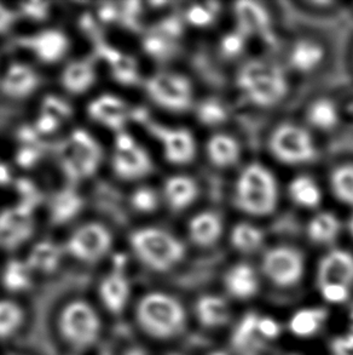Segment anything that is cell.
I'll use <instances>...</instances> for the list:
<instances>
[{
  "label": "cell",
  "mask_w": 353,
  "mask_h": 355,
  "mask_svg": "<svg viewBox=\"0 0 353 355\" xmlns=\"http://www.w3.org/2000/svg\"><path fill=\"white\" fill-rule=\"evenodd\" d=\"M136 320L149 336L171 340L185 330V308L172 295L153 291L145 293L137 303Z\"/></svg>",
  "instance_id": "obj_1"
},
{
  "label": "cell",
  "mask_w": 353,
  "mask_h": 355,
  "mask_svg": "<svg viewBox=\"0 0 353 355\" xmlns=\"http://www.w3.org/2000/svg\"><path fill=\"white\" fill-rule=\"evenodd\" d=\"M237 87L249 101L259 107H272L287 95L286 76L275 63L251 61L237 76Z\"/></svg>",
  "instance_id": "obj_2"
},
{
  "label": "cell",
  "mask_w": 353,
  "mask_h": 355,
  "mask_svg": "<svg viewBox=\"0 0 353 355\" xmlns=\"http://www.w3.org/2000/svg\"><path fill=\"white\" fill-rule=\"evenodd\" d=\"M129 244L142 263L156 272H168L181 263L185 246L171 233L160 228H141L132 233Z\"/></svg>",
  "instance_id": "obj_3"
},
{
  "label": "cell",
  "mask_w": 353,
  "mask_h": 355,
  "mask_svg": "<svg viewBox=\"0 0 353 355\" xmlns=\"http://www.w3.org/2000/svg\"><path fill=\"white\" fill-rule=\"evenodd\" d=\"M236 205L252 216L270 215L277 205V182L262 164H251L236 182Z\"/></svg>",
  "instance_id": "obj_4"
},
{
  "label": "cell",
  "mask_w": 353,
  "mask_h": 355,
  "mask_svg": "<svg viewBox=\"0 0 353 355\" xmlns=\"http://www.w3.org/2000/svg\"><path fill=\"white\" fill-rule=\"evenodd\" d=\"M63 338L75 348H89L100 338L102 322L95 308L84 300L68 302L58 318Z\"/></svg>",
  "instance_id": "obj_5"
},
{
  "label": "cell",
  "mask_w": 353,
  "mask_h": 355,
  "mask_svg": "<svg viewBox=\"0 0 353 355\" xmlns=\"http://www.w3.org/2000/svg\"><path fill=\"white\" fill-rule=\"evenodd\" d=\"M63 171L72 180H84L95 175L102 162V148L92 135L75 130L60 150Z\"/></svg>",
  "instance_id": "obj_6"
},
{
  "label": "cell",
  "mask_w": 353,
  "mask_h": 355,
  "mask_svg": "<svg viewBox=\"0 0 353 355\" xmlns=\"http://www.w3.org/2000/svg\"><path fill=\"white\" fill-rule=\"evenodd\" d=\"M145 90L154 103L171 112H184L192 103V87L181 74L159 72L149 78Z\"/></svg>",
  "instance_id": "obj_7"
},
{
  "label": "cell",
  "mask_w": 353,
  "mask_h": 355,
  "mask_svg": "<svg viewBox=\"0 0 353 355\" xmlns=\"http://www.w3.org/2000/svg\"><path fill=\"white\" fill-rule=\"evenodd\" d=\"M270 148L275 158L289 165L307 163L316 154L315 144L311 135L294 124L278 126L271 135Z\"/></svg>",
  "instance_id": "obj_8"
},
{
  "label": "cell",
  "mask_w": 353,
  "mask_h": 355,
  "mask_svg": "<svg viewBox=\"0 0 353 355\" xmlns=\"http://www.w3.org/2000/svg\"><path fill=\"white\" fill-rule=\"evenodd\" d=\"M111 162L115 173L127 181L145 178L153 170L148 152L124 131L119 132L115 139Z\"/></svg>",
  "instance_id": "obj_9"
},
{
  "label": "cell",
  "mask_w": 353,
  "mask_h": 355,
  "mask_svg": "<svg viewBox=\"0 0 353 355\" xmlns=\"http://www.w3.org/2000/svg\"><path fill=\"white\" fill-rule=\"evenodd\" d=\"M263 273L280 288H291L304 275V257L298 250L289 246H277L264 254Z\"/></svg>",
  "instance_id": "obj_10"
},
{
  "label": "cell",
  "mask_w": 353,
  "mask_h": 355,
  "mask_svg": "<svg viewBox=\"0 0 353 355\" xmlns=\"http://www.w3.org/2000/svg\"><path fill=\"white\" fill-rule=\"evenodd\" d=\"M111 234L100 223H87L78 228L67 243V250L74 259L93 263L103 259L111 248Z\"/></svg>",
  "instance_id": "obj_11"
},
{
  "label": "cell",
  "mask_w": 353,
  "mask_h": 355,
  "mask_svg": "<svg viewBox=\"0 0 353 355\" xmlns=\"http://www.w3.org/2000/svg\"><path fill=\"white\" fill-rule=\"evenodd\" d=\"M34 231L32 209L19 205L0 212V246L6 250L19 249L28 241Z\"/></svg>",
  "instance_id": "obj_12"
},
{
  "label": "cell",
  "mask_w": 353,
  "mask_h": 355,
  "mask_svg": "<svg viewBox=\"0 0 353 355\" xmlns=\"http://www.w3.org/2000/svg\"><path fill=\"white\" fill-rule=\"evenodd\" d=\"M318 288L325 286H353V254L345 250H333L320 259L317 270Z\"/></svg>",
  "instance_id": "obj_13"
},
{
  "label": "cell",
  "mask_w": 353,
  "mask_h": 355,
  "mask_svg": "<svg viewBox=\"0 0 353 355\" xmlns=\"http://www.w3.org/2000/svg\"><path fill=\"white\" fill-rule=\"evenodd\" d=\"M87 113L91 119L107 129L121 132L129 116L126 102L111 94H103L89 103Z\"/></svg>",
  "instance_id": "obj_14"
},
{
  "label": "cell",
  "mask_w": 353,
  "mask_h": 355,
  "mask_svg": "<svg viewBox=\"0 0 353 355\" xmlns=\"http://www.w3.org/2000/svg\"><path fill=\"white\" fill-rule=\"evenodd\" d=\"M153 132L161 141L165 158L170 163L184 165L195 158V139L190 131L154 126Z\"/></svg>",
  "instance_id": "obj_15"
},
{
  "label": "cell",
  "mask_w": 353,
  "mask_h": 355,
  "mask_svg": "<svg viewBox=\"0 0 353 355\" xmlns=\"http://www.w3.org/2000/svg\"><path fill=\"white\" fill-rule=\"evenodd\" d=\"M28 49L44 63H56L66 56L69 50V40L62 31L45 29L22 40Z\"/></svg>",
  "instance_id": "obj_16"
},
{
  "label": "cell",
  "mask_w": 353,
  "mask_h": 355,
  "mask_svg": "<svg viewBox=\"0 0 353 355\" xmlns=\"http://www.w3.org/2000/svg\"><path fill=\"white\" fill-rule=\"evenodd\" d=\"M40 78L33 68L24 63L10 64L1 78V90L12 98H26L38 90Z\"/></svg>",
  "instance_id": "obj_17"
},
{
  "label": "cell",
  "mask_w": 353,
  "mask_h": 355,
  "mask_svg": "<svg viewBox=\"0 0 353 355\" xmlns=\"http://www.w3.org/2000/svg\"><path fill=\"white\" fill-rule=\"evenodd\" d=\"M100 302L109 312L120 314L124 312L131 297V285L129 279L121 272L107 275L100 284L98 288Z\"/></svg>",
  "instance_id": "obj_18"
},
{
  "label": "cell",
  "mask_w": 353,
  "mask_h": 355,
  "mask_svg": "<svg viewBox=\"0 0 353 355\" xmlns=\"http://www.w3.org/2000/svg\"><path fill=\"white\" fill-rule=\"evenodd\" d=\"M224 285L230 296L237 300H249L259 291V280L254 269L248 264H236L229 269Z\"/></svg>",
  "instance_id": "obj_19"
},
{
  "label": "cell",
  "mask_w": 353,
  "mask_h": 355,
  "mask_svg": "<svg viewBox=\"0 0 353 355\" xmlns=\"http://www.w3.org/2000/svg\"><path fill=\"white\" fill-rule=\"evenodd\" d=\"M62 85L69 94L82 95L89 92L97 79L91 60H78L69 63L62 73Z\"/></svg>",
  "instance_id": "obj_20"
},
{
  "label": "cell",
  "mask_w": 353,
  "mask_h": 355,
  "mask_svg": "<svg viewBox=\"0 0 353 355\" xmlns=\"http://www.w3.org/2000/svg\"><path fill=\"white\" fill-rule=\"evenodd\" d=\"M223 234V221L215 212L203 211L191 218L189 236L192 243L202 248L215 244Z\"/></svg>",
  "instance_id": "obj_21"
},
{
  "label": "cell",
  "mask_w": 353,
  "mask_h": 355,
  "mask_svg": "<svg viewBox=\"0 0 353 355\" xmlns=\"http://www.w3.org/2000/svg\"><path fill=\"white\" fill-rule=\"evenodd\" d=\"M235 16L242 34H259L269 28L270 17L266 10L255 1H239L234 6Z\"/></svg>",
  "instance_id": "obj_22"
},
{
  "label": "cell",
  "mask_w": 353,
  "mask_h": 355,
  "mask_svg": "<svg viewBox=\"0 0 353 355\" xmlns=\"http://www.w3.org/2000/svg\"><path fill=\"white\" fill-rule=\"evenodd\" d=\"M163 193L168 205L173 210L181 211L195 202L199 196V188L192 178L179 175L168 178L165 183Z\"/></svg>",
  "instance_id": "obj_23"
},
{
  "label": "cell",
  "mask_w": 353,
  "mask_h": 355,
  "mask_svg": "<svg viewBox=\"0 0 353 355\" xmlns=\"http://www.w3.org/2000/svg\"><path fill=\"white\" fill-rule=\"evenodd\" d=\"M196 315L201 325L208 329L224 327L229 322L230 308L223 298L206 295L197 300Z\"/></svg>",
  "instance_id": "obj_24"
},
{
  "label": "cell",
  "mask_w": 353,
  "mask_h": 355,
  "mask_svg": "<svg viewBox=\"0 0 353 355\" xmlns=\"http://www.w3.org/2000/svg\"><path fill=\"white\" fill-rule=\"evenodd\" d=\"M62 261V250L53 241H39L34 245L27 259L29 268L37 273H53Z\"/></svg>",
  "instance_id": "obj_25"
},
{
  "label": "cell",
  "mask_w": 353,
  "mask_h": 355,
  "mask_svg": "<svg viewBox=\"0 0 353 355\" xmlns=\"http://www.w3.org/2000/svg\"><path fill=\"white\" fill-rule=\"evenodd\" d=\"M207 155L215 166L229 168L239 160V146L229 135H215L207 142Z\"/></svg>",
  "instance_id": "obj_26"
},
{
  "label": "cell",
  "mask_w": 353,
  "mask_h": 355,
  "mask_svg": "<svg viewBox=\"0 0 353 355\" xmlns=\"http://www.w3.org/2000/svg\"><path fill=\"white\" fill-rule=\"evenodd\" d=\"M82 199L73 189H64L55 194L50 204L51 221L56 225H64L82 211Z\"/></svg>",
  "instance_id": "obj_27"
},
{
  "label": "cell",
  "mask_w": 353,
  "mask_h": 355,
  "mask_svg": "<svg viewBox=\"0 0 353 355\" xmlns=\"http://www.w3.org/2000/svg\"><path fill=\"white\" fill-rule=\"evenodd\" d=\"M32 269L26 261L11 259L1 273V284L10 293H24L32 285Z\"/></svg>",
  "instance_id": "obj_28"
},
{
  "label": "cell",
  "mask_w": 353,
  "mask_h": 355,
  "mask_svg": "<svg viewBox=\"0 0 353 355\" xmlns=\"http://www.w3.org/2000/svg\"><path fill=\"white\" fill-rule=\"evenodd\" d=\"M325 58V50L310 40H301L296 44L291 53V63L299 72L314 71Z\"/></svg>",
  "instance_id": "obj_29"
},
{
  "label": "cell",
  "mask_w": 353,
  "mask_h": 355,
  "mask_svg": "<svg viewBox=\"0 0 353 355\" xmlns=\"http://www.w3.org/2000/svg\"><path fill=\"white\" fill-rule=\"evenodd\" d=\"M339 218L330 212H320L311 220L307 226V234L316 244H328L339 236Z\"/></svg>",
  "instance_id": "obj_30"
},
{
  "label": "cell",
  "mask_w": 353,
  "mask_h": 355,
  "mask_svg": "<svg viewBox=\"0 0 353 355\" xmlns=\"http://www.w3.org/2000/svg\"><path fill=\"white\" fill-rule=\"evenodd\" d=\"M289 194L293 202L306 209L318 207L322 200L320 187L312 178L307 176L294 178L289 186Z\"/></svg>",
  "instance_id": "obj_31"
},
{
  "label": "cell",
  "mask_w": 353,
  "mask_h": 355,
  "mask_svg": "<svg viewBox=\"0 0 353 355\" xmlns=\"http://www.w3.org/2000/svg\"><path fill=\"white\" fill-rule=\"evenodd\" d=\"M325 320L323 309H301L289 322L291 334L298 337H310L320 330Z\"/></svg>",
  "instance_id": "obj_32"
},
{
  "label": "cell",
  "mask_w": 353,
  "mask_h": 355,
  "mask_svg": "<svg viewBox=\"0 0 353 355\" xmlns=\"http://www.w3.org/2000/svg\"><path fill=\"white\" fill-rule=\"evenodd\" d=\"M24 322V312L11 300H0V340L14 336Z\"/></svg>",
  "instance_id": "obj_33"
},
{
  "label": "cell",
  "mask_w": 353,
  "mask_h": 355,
  "mask_svg": "<svg viewBox=\"0 0 353 355\" xmlns=\"http://www.w3.org/2000/svg\"><path fill=\"white\" fill-rule=\"evenodd\" d=\"M105 58L111 64L113 76L118 82L132 85L138 80V69L134 58L125 56L115 50H107Z\"/></svg>",
  "instance_id": "obj_34"
},
{
  "label": "cell",
  "mask_w": 353,
  "mask_h": 355,
  "mask_svg": "<svg viewBox=\"0 0 353 355\" xmlns=\"http://www.w3.org/2000/svg\"><path fill=\"white\" fill-rule=\"evenodd\" d=\"M263 241V232L249 223H239L231 231V244L244 254L258 250Z\"/></svg>",
  "instance_id": "obj_35"
},
{
  "label": "cell",
  "mask_w": 353,
  "mask_h": 355,
  "mask_svg": "<svg viewBox=\"0 0 353 355\" xmlns=\"http://www.w3.org/2000/svg\"><path fill=\"white\" fill-rule=\"evenodd\" d=\"M330 187L340 202L353 207L352 164H346L335 168L330 176Z\"/></svg>",
  "instance_id": "obj_36"
},
{
  "label": "cell",
  "mask_w": 353,
  "mask_h": 355,
  "mask_svg": "<svg viewBox=\"0 0 353 355\" xmlns=\"http://www.w3.org/2000/svg\"><path fill=\"white\" fill-rule=\"evenodd\" d=\"M307 118L316 129L330 130L338 124L339 113L333 102L318 100L310 107Z\"/></svg>",
  "instance_id": "obj_37"
},
{
  "label": "cell",
  "mask_w": 353,
  "mask_h": 355,
  "mask_svg": "<svg viewBox=\"0 0 353 355\" xmlns=\"http://www.w3.org/2000/svg\"><path fill=\"white\" fill-rule=\"evenodd\" d=\"M258 322L259 318L249 313L236 327L233 335V345L236 351L247 352L251 345H258V340H255L259 335Z\"/></svg>",
  "instance_id": "obj_38"
},
{
  "label": "cell",
  "mask_w": 353,
  "mask_h": 355,
  "mask_svg": "<svg viewBox=\"0 0 353 355\" xmlns=\"http://www.w3.org/2000/svg\"><path fill=\"white\" fill-rule=\"evenodd\" d=\"M172 38L163 32L152 34L144 40V50L153 58L163 60L171 56L173 51Z\"/></svg>",
  "instance_id": "obj_39"
},
{
  "label": "cell",
  "mask_w": 353,
  "mask_h": 355,
  "mask_svg": "<svg viewBox=\"0 0 353 355\" xmlns=\"http://www.w3.org/2000/svg\"><path fill=\"white\" fill-rule=\"evenodd\" d=\"M197 118L202 124L208 125V126H215V125L224 123L228 114L225 111L224 106L220 105L219 102L215 100H207L202 102L199 110H197Z\"/></svg>",
  "instance_id": "obj_40"
},
{
  "label": "cell",
  "mask_w": 353,
  "mask_h": 355,
  "mask_svg": "<svg viewBox=\"0 0 353 355\" xmlns=\"http://www.w3.org/2000/svg\"><path fill=\"white\" fill-rule=\"evenodd\" d=\"M131 204L137 211L149 214V212L156 210L159 205V198L153 189L139 188L131 198Z\"/></svg>",
  "instance_id": "obj_41"
},
{
  "label": "cell",
  "mask_w": 353,
  "mask_h": 355,
  "mask_svg": "<svg viewBox=\"0 0 353 355\" xmlns=\"http://www.w3.org/2000/svg\"><path fill=\"white\" fill-rule=\"evenodd\" d=\"M42 113L53 116L58 121H63L71 116L72 110L68 103L58 98L57 96H48L44 100Z\"/></svg>",
  "instance_id": "obj_42"
},
{
  "label": "cell",
  "mask_w": 353,
  "mask_h": 355,
  "mask_svg": "<svg viewBox=\"0 0 353 355\" xmlns=\"http://www.w3.org/2000/svg\"><path fill=\"white\" fill-rule=\"evenodd\" d=\"M186 19L189 24L196 27H206L213 22L215 19V11L208 6L202 5H194L186 12Z\"/></svg>",
  "instance_id": "obj_43"
},
{
  "label": "cell",
  "mask_w": 353,
  "mask_h": 355,
  "mask_svg": "<svg viewBox=\"0 0 353 355\" xmlns=\"http://www.w3.org/2000/svg\"><path fill=\"white\" fill-rule=\"evenodd\" d=\"M19 10L28 19H34V21H43L50 14V3L27 1V3H22L19 5Z\"/></svg>",
  "instance_id": "obj_44"
},
{
  "label": "cell",
  "mask_w": 353,
  "mask_h": 355,
  "mask_svg": "<svg viewBox=\"0 0 353 355\" xmlns=\"http://www.w3.org/2000/svg\"><path fill=\"white\" fill-rule=\"evenodd\" d=\"M244 45V34L241 33V32H239V33L228 34L226 37L223 38V42H221V49H223L225 55H228V56L239 55L242 51Z\"/></svg>",
  "instance_id": "obj_45"
},
{
  "label": "cell",
  "mask_w": 353,
  "mask_h": 355,
  "mask_svg": "<svg viewBox=\"0 0 353 355\" xmlns=\"http://www.w3.org/2000/svg\"><path fill=\"white\" fill-rule=\"evenodd\" d=\"M258 331L263 340H273L280 335L281 329L273 319L259 318Z\"/></svg>",
  "instance_id": "obj_46"
},
{
  "label": "cell",
  "mask_w": 353,
  "mask_h": 355,
  "mask_svg": "<svg viewBox=\"0 0 353 355\" xmlns=\"http://www.w3.org/2000/svg\"><path fill=\"white\" fill-rule=\"evenodd\" d=\"M60 124H61V121H58L56 118L45 114V113H42L39 116L38 121H37V129L42 134H51V132L58 129Z\"/></svg>",
  "instance_id": "obj_47"
},
{
  "label": "cell",
  "mask_w": 353,
  "mask_h": 355,
  "mask_svg": "<svg viewBox=\"0 0 353 355\" xmlns=\"http://www.w3.org/2000/svg\"><path fill=\"white\" fill-rule=\"evenodd\" d=\"M16 21V15L8 6L0 4V34L8 32Z\"/></svg>",
  "instance_id": "obj_48"
},
{
  "label": "cell",
  "mask_w": 353,
  "mask_h": 355,
  "mask_svg": "<svg viewBox=\"0 0 353 355\" xmlns=\"http://www.w3.org/2000/svg\"><path fill=\"white\" fill-rule=\"evenodd\" d=\"M335 349L339 354L353 355V336L336 342Z\"/></svg>",
  "instance_id": "obj_49"
},
{
  "label": "cell",
  "mask_w": 353,
  "mask_h": 355,
  "mask_svg": "<svg viewBox=\"0 0 353 355\" xmlns=\"http://www.w3.org/2000/svg\"><path fill=\"white\" fill-rule=\"evenodd\" d=\"M10 181V171L5 164H0V184H5Z\"/></svg>",
  "instance_id": "obj_50"
},
{
  "label": "cell",
  "mask_w": 353,
  "mask_h": 355,
  "mask_svg": "<svg viewBox=\"0 0 353 355\" xmlns=\"http://www.w3.org/2000/svg\"><path fill=\"white\" fill-rule=\"evenodd\" d=\"M124 355H148L147 352L143 351L142 348H129Z\"/></svg>",
  "instance_id": "obj_51"
},
{
  "label": "cell",
  "mask_w": 353,
  "mask_h": 355,
  "mask_svg": "<svg viewBox=\"0 0 353 355\" xmlns=\"http://www.w3.org/2000/svg\"><path fill=\"white\" fill-rule=\"evenodd\" d=\"M349 231L351 233V236H353V216L351 217V220L349 222Z\"/></svg>",
  "instance_id": "obj_52"
},
{
  "label": "cell",
  "mask_w": 353,
  "mask_h": 355,
  "mask_svg": "<svg viewBox=\"0 0 353 355\" xmlns=\"http://www.w3.org/2000/svg\"><path fill=\"white\" fill-rule=\"evenodd\" d=\"M351 319H352V322H353V308H352V313H351Z\"/></svg>",
  "instance_id": "obj_53"
}]
</instances>
